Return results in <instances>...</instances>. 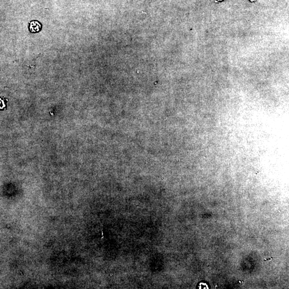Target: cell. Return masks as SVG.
Instances as JSON below:
<instances>
[{"label":"cell","mask_w":289,"mask_h":289,"mask_svg":"<svg viewBox=\"0 0 289 289\" xmlns=\"http://www.w3.org/2000/svg\"><path fill=\"white\" fill-rule=\"evenodd\" d=\"M7 100L4 98H0V109H3L6 107Z\"/></svg>","instance_id":"2"},{"label":"cell","mask_w":289,"mask_h":289,"mask_svg":"<svg viewBox=\"0 0 289 289\" xmlns=\"http://www.w3.org/2000/svg\"><path fill=\"white\" fill-rule=\"evenodd\" d=\"M41 29V25L38 21H33L30 23L29 30L32 33H36L40 31Z\"/></svg>","instance_id":"1"}]
</instances>
